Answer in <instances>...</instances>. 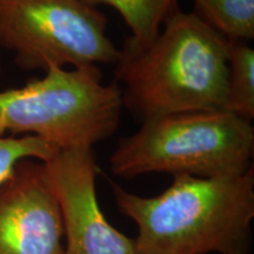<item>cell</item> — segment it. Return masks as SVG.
<instances>
[{
  "label": "cell",
  "mask_w": 254,
  "mask_h": 254,
  "mask_svg": "<svg viewBox=\"0 0 254 254\" xmlns=\"http://www.w3.org/2000/svg\"><path fill=\"white\" fill-rule=\"evenodd\" d=\"M148 45L125 41L114 64L123 107L145 120L224 109L228 40L193 12L176 7Z\"/></svg>",
  "instance_id": "cell-1"
},
{
  "label": "cell",
  "mask_w": 254,
  "mask_h": 254,
  "mask_svg": "<svg viewBox=\"0 0 254 254\" xmlns=\"http://www.w3.org/2000/svg\"><path fill=\"white\" fill-rule=\"evenodd\" d=\"M117 208L138 227L135 254H250L254 170L228 178L176 176L155 196L112 183Z\"/></svg>",
  "instance_id": "cell-2"
},
{
  "label": "cell",
  "mask_w": 254,
  "mask_h": 254,
  "mask_svg": "<svg viewBox=\"0 0 254 254\" xmlns=\"http://www.w3.org/2000/svg\"><path fill=\"white\" fill-rule=\"evenodd\" d=\"M254 127L225 109L194 111L142 122L110 157L113 174L132 179L146 173L228 178L253 167Z\"/></svg>",
  "instance_id": "cell-3"
},
{
  "label": "cell",
  "mask_w": 254,
  "mask_h": 254,
  "mask_svg": "<svg viewBox=\"0 0 254 254\" xmlns=\"http://www.w3.org/2000/svg\"><path fill=\"white\" fill-rule=\"evenodd\" d=\"M118 82L103 84L98 68L50 66L43 78L0 91V135H33L59 151L86 150L118 129Z\"/></svg>",
  "instance_id": "cell-4"
},
{
  "label": "cell",
  "mask_w": 254,
  "mask_h": 254,
  "mask_svg": "<svg viewBox=\"0 0 254 254\" xmlns=\"http://www.w3.org/2000/svg\"><path fill=\"white\" fill-rule=\"evenodd\" d=\"M0 47L19 67L46 71L116 64L107 19L84 0H0Z\"/></svg>",
  "instance_id": "cell-5"
},
{
  "label": "cell",
  "mask_w": 254,
  "mask_h": 254,
  "mask_svg": "<svg viewBox=\"0 0 254 254\" xmlns=\"http://www.w3.org/2000/svg\"><path fill=\"white\" fill-rule=\"evenodd\" d=\"M43 164L62 215L65 254H135L134 240L116 230L101 211L92 148L59 151Z\"/></svg>",
  "instance_id": "cell-6"
},
{
  "label": "cell",
  "mask_w": 254,
  "mask_h": 254,
  "mask_svg": "<svg viewBox=\"0 0 254 254\" xmlns=\"http://www.w3.org/2000/svg\"><path fill=\"white\" fill-rule=\"evenodd\" d=\"M63 237L44 164L21 160L0 185V254H65Z\"/></svg>",
  "instance_id": "cell-7"
},
{
  "label": "cell",
  "mask_w": 254,
  "mask_h": 254,
  "mask_svg": "<svg viewBox=\"0 0 254 254\" xmlns=\"http://www.w3.org/2000/svg\"><path fill=\"white\" fill-rule=\"evenodd\" d=\"M97 7L107 5L122 15L131 30L127 39L132 45L142 47L148 45L161 30V25L171 12L177 7V0H84Z\"/></svg>",
  "instance_id": "cell-8"
},
{
  "label": "cell",
  "mask_w": 254,
  "mask_h": 254,
  "mask_svg": "<svg viewBox=\"0 0 254 254\" xmlns=\"http://www.w3.org/2000/svg\"><path fill=\"white\" fill-rule=\"evenodd\" d=\"M224 109L247 122L254 119V50L247 41L228 40Z\"/></svg>",
  "instance_id": "cell-9"
},
{
  "label": "cell",
  "mask_w": 254,
  "mask_h": 254,
  "mask_svg": "<svg viewBox=\"0 0 254 254\" xmlns=\"http://www.w3.org/2000/svg\"><path fill=\"white\" fill-rule=\"evenodd\" d=\"M194 12L227 40L254 38V0H193Z\"/></svg>",
  "instance_id": "cell-10"
},
{
  "label": "cell",
  "mask_w": 254,
  "mask_h": 254,
  "mask_svg": "<svg viewBox=\"0 0 254 254\" xmlns=\"http://www.w3.org/2000/svg\"><path fill=\"white\" fill-rule=\"evenodd\" d=\"M59 150L33 135H0V185L13 172L18 163L25 159H37L45 163Z\"/></svg>",
  "instance_id": "cell-11"
},
{
  "label": "cell",
  "mask_w": 254,
  "mask_h": 254,
  "mask_svg": "<svg viewBox=\"0 0 254 254\" xmlns=\"http://www.w3.org/2000/svg\"><path fill=\"white\" fill-rule=\"evenodd\" d=\"M0 73H1V62H0Z\"/></svg>",
  "instance_id": "cell-12"
}]
</instances>
